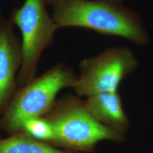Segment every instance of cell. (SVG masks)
Here are the masks:
<instances>
[{
  "label": "cell",
  "mask_w": 153,
  "mask_h": 153,
  "mask_svg": "<svg viewBox=\"0 0 153 153\" xmlns=\"http://www.w3.org/2000/svg\"><path fill=\"white\" fill-rule=\"evenodd\" d=\"M83 102L90 114L101 124L123 133L128 131L129 122L117 91L94 94Z\"/></svg>",
  "instance_id": "7"
},
{
  "label": "cell",
  "mask_w": 153,
  "mask_h": 153,
  "mask_svg": "<svg viewBox=\"0 0 153 153\" xmlns=\"http://www.w3.org/2000/svg\"><path fill=\"white\" fill-rule=\"evenodd\" d=\"M22 131L33 138L52 145L55 140L53 127L43 117L29 119L23 123Z\"/></svg>",
  "instance_id": "9"
},
{
  "label": "cell",
  "mask_w": 153,
  "mask_h": 153,
  "mask_svg": "<svg viewBox=\"0 0 153 153\" xmlns=\"http://www.w3.org/2000/svg\"><path fill=\"white\" fill-rule=\"evenodd\" d=\"M138 66L137 59L129 48H109L79 62L80 73L72 88L79 97L117 91L121 81Z\"/></svg>",
  "instance_id": "5"
},
{
  "label": "cell",
  "mask_w": 153,
  "mask_h": 153,
  "mask_svg": "<svg viewBox=\"0 0 153 153\" xmlns=\"http://www.w3.org/2000/svg\"><path fill=\"white\" fill-rule=\"evenodd\" d=\"M58 28H86L100 34L119 36L138 46H146L150 37L136 12L105 0H63L52 6Z\"/></svg>",
  "instance_id": "1"
},
{
  "label": "cell",
  "mask_w": 153,
  "mask_h": 153,
  "mask_svg": "<svg viewBox=\"0 0 153 153\" xmlns=\"http://www.w3.org/2000/svg\"><path fill=\"white\" fill-rule=\"evenodd\" d=\"M0 153H76L60 150L47 142L37 140L26 131H19L10 137L0 139Z\"/></svg>",
  "instance_id": "8"
},
{
  "label": "cell",
  "mask_w": 153,
  "mask_h": 153,
  "mask_svg": "<svg viewBox=\"0 0 153 153\" xmlns=\"http://www.w3.org/2000/svg\"><path fill=\"white\" fill-rule=\"evenodd\" d=\"M42 117L53 127L55 140L52 145L75 153H92L96 144L102 140H124V133L99 123L88 111L84 102L71 94L56 101Z\"/></svg>",
  "instance_id": "2"
},
{
  "label": "cell",
  "mask_w": 153,
  "mask_h": 153,
  "mask_svg": "<svg viewBox=\"0 0 153 153\" xmlns=\"http://www.w3.org/2000/svg\"><path fill=\"white\" fill-rule=\"evenodd\" d=\"M10 18L0 16V115L16 93V72L22 62V43Z\"/></svg>",
  "instance_id": "6"
},
{
  "label": "cell",
  "mask_w": 153,
  "mask_h": 153,
  "mask_svg": "<svg viewBox=\"0 0 153 153\" xmlns=\"http://www.w3.org/2000/svg\"><path fill=\"white\" fill-rule=\"evenodd\" d=\"M46 6L44 0H25L10 13L9 18L22 34V62L16 79L19 88L35 78L41 55L52 43L58 29Z\"/></svg>",
  "instance_id": "4"
},
{
  "label": "cell",
  "mask_w": 153,
  "mask_h": 153,
  "mask_svg": "<svg viewBox=\"0 0 153 153\" xmlns=\"http://www.w3.org/2000/svg\"><path fill=\"white\" fill-rule=\"evenodd\" d=\"M45 4L46 6H52L53 5L55 4L63 1V0H44ZM105 1H112V2H117V3H121L123 2L126 0H105Z\"/></svg>",
  "instance_id": "10"
},
{
  "label": "cell",
  "mask_w": 153,
  "mask_h": 153,
  "mask_svg": "<svg viewBox=\"0 0 153 153\" xmlns=\"http://www.w3.org/2000/svg\"><path fill=\"white\" fill-rule=\"evenodd\" d=\"M76 76L72 68L60 63L19 88L0 119V129L11 135L22 131L25 121L49 112L57 94L64 88H72Z\"/></svg>",
  "instance_id": "3"
}]
</instances>
